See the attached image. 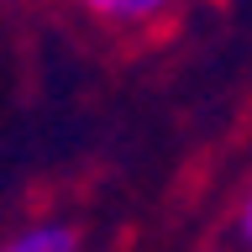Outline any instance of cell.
<instances>
[{"label": "cell", "instance_id": "1", "mask_svg": "<svg viewBox=\"0 0 252 252\" xmlns=\"http://www.w3.org/2000/svg\"><path fill=\"white\" fill-rule=\"evenodd\" d=\"M58 5L84 16L90 27L121 32V37H142V32L163 27V21H173L184 11V0H58Z\"/></svg>", "mask_w": 252, "mask_h": 252}, {"label": "cell", "instance_id": "2", "mask_svg": "<svg viewBox=\"0 0 252 252\" xmlns=\"http://www.w3.org/2000/svg\"><path fill=\"white\" fill-rule=\"evenodd\" d=\"M0 252H79V226H68L58 216L27 220L11 236H0Z\"/></svg>", "mask_w": 252, "mask_h": 252}, {"label": "cell", "instance_id": "3", "mask_svg": "<svg viewBox=\"0 0 252 252\" xmlns=\"http://www.w3.org/2000/svg\"><path fill=\"white\" fill-rule=\"evenodd\" d=\"M236 226H242V236H247V242H252V194H247V200H242V210H236Z\"/></svg>", "mask_w": 252, "mask_h": 252}]
</instances>
